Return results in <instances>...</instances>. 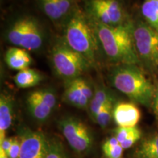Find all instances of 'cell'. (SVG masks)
Wrapping results in <instances>:
<instances>
[{
	"instance_id": "obj_17",
	"label": "cell",
	"mask_w": 158,
	"mask_h": 158,
	"mask_svg": "<svg viewBox=\"0 0 158 158\" xmlns=\"http://www.w3.org/2000/svg\"><path fill=\"white\" fill-rule=\"evenodd\" d=\"M134 157L135 158H158V133L145 138L135 149Z\"/></svg>"
},
{
	"instance_id": "obj_16",
	"label": "cell",
	"mask_w": 158,
	"mask_h": 158,
	"mask_svg": "<svg viewBox=\"0 0 158 158\" xmlns=\"http://www.w3.org/2000/svg\"><path fill=\"white\" fill-rule=\"evenodd\" d=\"M114 95L109 90L106 88H100L95 89L94 92V95L89 105L88 110L89 116L92 119H94L97 114L103 107L108 101L114 99Z\"/></svg>"
},
{
	"instance_id": "obj_3",
	"label": "cell",
	"mask_w": 158,
	"mask_h": 158,
	"mask_svg": "<svg viewBox=\"0 0 158 158\" xmlns=\"http://www.w3.org/2000/svg\"><path fill=\"white\" fill-rule=\"evenodd\" d=\"M114 87L127 95L132 101L152 106L156 87L136 64H117L110 73Z\"/></svg>"
},
{
	"instance_id": "obj_23",
	"label": "cell",
	"mask_w": 158,
	"mask_h": 158,
	"mask_svg": "<svg viewBox=\"0 0 158 158\" xmlns=\"http://www.w3.org/2000/svg\"><path fill=\"white\" fill-rule=\"evenodd\" d=\"M73 81L74 84H76L77 87L80 89V91L83 94H84V95L86 97L89 101H91L92 97L94 95V91L92 90V89L91 88L89 84L84 78H81V77H78V78H73Z\"/></svg>"
},
{
	"instance_id": "obj_12",
	"label": "cell",
	"mask_w": 158,
	"mask_h": 158,
	"mask_svg": "<svg viewBox=\"0 0 158 158\" xmlns=\"http://www.w3.org/2000/svg\"><path fill=\"white\" fill-rule=\"evenodd\" d=\"M14 100L10 94L2 93L0 96V141L6 138V132L13 123Z\"/></svg>"
},
{
	"instance_id": "obj_4",
	"label": "cell",
	"mask_w": 158,
	"mask_h": 158,
	"mask_svg": "<svg viewBox=\"0 0 158 158\" xmlns=\"http://www.w3.org/2000/svg\"><path fill=\"white\" fill-rule=\"evenodd\" d=\"M51 59L56 73L65 81L81 77L91 67L89 62L70 48L62 38L53 45Z\"/></svg>"
},
{
	"instance_id": "obj_10",
	"label": "cell",
	"mask_w": 158,
	"mask_h": 158,
	"mask_svg": "<svg viewBox=\"0 0 158 158\" xmlns=\"http://www.w3.org/2000/svg\"><path fill=\"white\" fill-rule=\"evenodd\" d=\"M18 137L21 141L19 158H45L49 140L44 133L24 127L20 128Z\"/></svg>"
},
{
	"instance_id": "obj_8",
	"label": "cell",
	"mask_w": 158,
	"mask_h": 158,
	"mask_svg": "<svg viewBox=\"0 0 158 158\" xmlns=\"http://www.w3.org/2000/svg\"><path fill=\"white\" fill-rule=\"evenodd\" d=\"M86 13L94 21L107 26H118L128 21L118 0H88Z\"/></svg>"
},
{
	"instance_id": "obj_13",
	"label": "cell",
	"mask_w": 158,
	"mask_h": 158,
	"mask_svg": "<svg viewBox=\"0 0 158 158\" xmlns=\"http://www.w3.org/2000/svg\"><path fill=\"white\" fill-rule=\"evenodd\" d=\"M5 61L10 69L19 72L29 68L32 59L28 51L15 46L9 48L6 51Z\"/></svg>"
},
{
	"instance_id": "obj_24",
	"label": "cell",
	"mask_w": 158,
	"mask_h": 158,
	"mask_svg": "<svg viewBox=\"0 0 158 158\" xmlns=\"http://www.w3.org/2000/svg\"><path fill=\"white\" fill-rule=\"evenodd\" d=\"M138 127H118L114 130V135L118 141L120 143L124 142L126 139H127L130 136H131L135 131Z\"/></svg>"
},
{
	"instance_id": "obj_26",
	"label": "cell",
	"mask_w": 158,
	"mask_h": 158,
	"mask_svg": "<svg viewBox=\"0 0 158 158\" xmlns=\"http://www.w3.org/2000/svg\"><path fill=\"white\" fill-rule=\"evenodd\" d=\"M21 152V141L19 137H13V141L10 149L8 157L10 158H19Z\"/></svg>"
},
{
	"instance_id": "obj_6",
	"label": "cell",
	"mask_w": 158,
	"mask_h": 158,
	"mask_svg": "<svg viewBox=\"0 0 158 158\" xmlns=\"http://www.w3.org/2000/svg\"><path fill=\"white\" fill-rule=\"evenodd\" d=\"M134 42L141 62L150 70H157L158 31L145 21L134 23Z\"/></svg>"
},
{
	"instance_id": "obj_14",
	"label": "cell",
	"mask_w": 158,
	"mask_h": 158,
	"mask_svg": "<svg viewBox=\"0 0 158 158\" xmlns=\"http://www.w3.org/2000/svg\"><path fill=\"white\" fill-rule=\"evenodd\" d=\"M64 100L70 106L78 108H88L90 101L74 84L73 79L65 81Z\"/></svg>"
},
{
	"instance_id": "obj_15",
	"label": "cell",
	"mask_w": 158,
	"mask_h": 158,
	"mask_svg": "<svg viewBox=\"0 0 158 158\" xmlns=\"http://www.w3.org/2000/svg\"><path fill=\"white\" fill-rule=\"evenodd\" d=\"M43 76L35 69L28 68L19 71L13 77V81L17 87L28 89L34 87L43 81Z\"/></svg>"
},
{
	"instance_id": "obj_29",
	"label": "cell",
	"mask_w": 158,
	"mask_h": 158,
	"mask_svg": "<svg viewBox=\"0 0 158 158\" xmlns=\"http://www.w3.org/2000/svg\"><path fill=\"white\" fill-rule=\"evenodd\" d=\"M0 158H10L8 157V155L2 149H0Z\"/></svg>"
},
{
	"instance_id": "obj_27",
	"label": "cell",
	"mask_w": 158,
	"mask_h": 158,
	"mask_svg": "<svg viewBox=\"0 0 158 158\" xmlns=\"http://www.w3.org/2000/svg\"><path fill=\"white\" fill-rule=\"evenodd\" d=\"M13 137H6L5 139L0 141V149H2L5 152L8 154L10 149L13 143Z\"/></svg>"
},
{
	"instance_id": "obj_28",
	"label": "cell",
	"mask_w": 158,
	"mask_h": 158,
	"mask_svg": "<svg viewBox=\"0 0 158 158\" xmlns=\"http://www.w3.org/2000/svg\"><path fill=\"white\" fill-rule=\"evenodd\" d=\"M152 108L153 112L155 114L156 118L158 119V86L155 89V93L153 98L152 104Z\"/></svg>"
},
{
	"instance_id": "obj_18",
	"label": "cell",
	"mask_w": 158,
	"mask_h": 158,
	"mask_svg": "<svg viewBox=\"0 0 158 158\" xmlns=\"http://www.w3.org/2000/svg\"><path fill=\"white\" fill-rule=\"evenodd\" d=\"M141 13L145 22L158 31V0H143Z\"/></svg>"
},
{
	"instance_id": "obj_9",
	"label": "cell",
	"mask_w": 158,
	"mask_h": 158,
	"mask_svg": "<svg viewBox=\"0 0 158 158\" xmlns=\"http://www.w3.org/2000/svg\"><path fill=\"white\" fill-rule=\"evenodd\" d=\"M57 98L54 90L43 88L31 92L27 98L29 113L40 122L46 121L56 106Z\"/></svg>"
},
{
	"instance_id": "obj_22",
	"label": "cell",
	"mask_w": 158,
	"mask_h": 158,
	"mask_svg": "<svg viewBox=\"0 0 158 158\" xmlns=\"http://www.w3.org/2000/svg\"><path fill=\"white\" fill-rule=\"evenodd\" d=\"M45 158H68L62 143L57 139L49 140Z\"/></svg>"
},
{
	"instance_id": "obj_21",
	"label": "cell",
	"mask_w": 158,
	"mask_h": 158,
	"mask_svg": "<svg viewBox=\"0 0 158 158\" xmlns=\"http://www.w3.org/2000/svg\"><path fill=\"white\" fill-rule=\"evenodd\" d=\"M115 106V98L108 101L97 114L94 121L100 127L104 128L110 124L113 119V110Z\"/></svg>"
},
{
	"instance_id": "obj_11",
	"label": "cell",
	"mask_w": 158,
	"mask_h": 158,
	"mask_svg": "<svg viewBox=\"0 0 158 158\" xmlns=\"http://www.w3.org/2000/svg\"><path fill=\"white\" fill-rule=\"evenodd\" d=\"M141 111L133 102H119L115 103L113 119L118 127H136L141 118Z\"/></svg>"
},
{
	"instance_id": "obj_25",
	"label": "cell",
	"mask_w": 158,
	"mask_h": 158,
	"mask_svg": "<svg viewBox=\"0 0 158 158\" xmlns=\"http://www.w3.org/2000/svg\"><path fill=\"white\" fill-rule=\"evenodd\" d=\"M141 137V131L139 128H137L134 133L131 136H130L127 139H126L124 142H122L121 143L122 148L124 149H129L131 147L135 144L136 142H137L138 140H140V138Z\"/></svg>"
},
{
	"instance_id": "obj_20",
	"label": "cell",
	"mask_w": 158,
	"mask_h": 158,
	"mask_svg": "<svg viewBox=\"0 0 158 158\" xmlns=\"http://www.w3.org/2000/svg\"><path fill=\"white\" fill-rule=\"evenodd\" d=\"M102 150L106 158H121L124 149L115 136L107 138L103 142Z\"/></svg>"
},
{
	"instance_id": "obj_7",
	"label": "cell",
	"mask_w": 158,
	"mask_h": 158,
	"mask_svg": "<svg viewBox=\"0 0 158 158\" xmlns=\"http://www.w3.org/2000/svg\"><path fill=\"white\" fill-rule=\"evenodd\" d=\"M59 127L70 147L78 154L90 151L94 143L92 131L81 120L74 116H65L59 121Z\"/></svg>"
},
{
	"instance_id": "obj_1",
	"label": "cell",
	"mask_w": 158,
	"mask_h": 158,
	"mask_svg": "<svg viewBox=\"0 0 158 158\" xmlns=\"http://www.w3.org/2000/svg\"><path fill=\"white\" fill-rule=\"evenodd\" d=\"M89 19L99 43L108 59L118 64H141L134 42V23L132 21L107 26Z\"/></svg>"
},
{
	"instance_id": "obj_2",
	"label": "cell",
	"mask_w": 158,
	"mask_h": 158,
	"mask_svg": "<svg viewBox=\"0 0 158 158\" xmlns=\"http://www.w3.org/2000/svg\"><path fill=\"white\" fill-rule=\"evenodd\" d=\"M66 21L62 40L91 65L93 64L96 62L100 43L89 15L76 8Z\"/></svg>"
},
{
	"instance_id": "obj_5",
	"label": "cell",
	"mask_w": 158,
	"mask_h": 158,
	"mask_svg": "<svg viewBox=\"0 0 158 158\" xmlns=\"http://www.w3.org/2000/svg\"><path fill=\"white\" fill-rule=\"evenodd\" d=\"M6 38L15 46L37 51L43 45L45 34L38 21L31 16H21L10 25Z\"/></svg>"
},
{
	"instance_id": "obj_19",
	"label": "cell",
	"mask_w": 158,
	"mask_h": 158,
	"mask_svg": "<svg viewBox=\"0 0 158 158\" xmlns=\"http://www.w3.org/2000/svg\"><path fill=\"white\" fill-rule=\"evenodd\" d=\"M38 5L45 15L54 22L64 20L59 7V0H38Z\"/></svg>"
}]
</instances>
